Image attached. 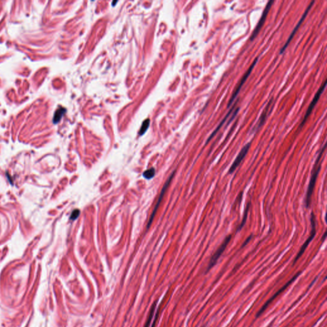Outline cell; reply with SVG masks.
<instances>
[{
    "mask_svg": "<svg viewBox=\"0 0 327 327\" xmlns=\"http://www.w3.org/2000/svg\"><path fill=\"white\" fill-rule=\"evenodd\" d=\"M325 148H326V144H325L323 146V147L322 150H321V151H320V153L319 154V155H318L317 159H316L315 164L314 166V168H313V173H312V176H311V180H310V182H309V184L307 192V194H306V199H305L306 208H309V206H310V204H311L312 195H313V191H314V187H315L316 179H317V175H318V174H319V172H320V169H321L320 159H321V157L323 155V152H324V151L325 150Z\"/></svg>",
    "mask_w": 327,
    "mask_h": 327,
    "instance_id": "obj_1",
    "label": "cell"
},
{
    "mask_svg": "<svg viewBox=\"0 0 327 327\" xmlns=\"http://www.w3.org/2000/svg\"><path fill=\"white\" fill-rule=\"evenodd\" d=\"M311 226H312V231H311V235L309 236V237L307 238V240L305 241V243L304 244V245L302 246V247H301L300 250L299 251V252L298 253L297 256H296L295 259L294 260V263H293V264H295L296 263V262L298 260L299 258L302 256V254L304 253L305 249L307 248V247H308V245H309V244L311 243V241L313 240V238H314L315 235H316V219H315V216L313 212H312L311 213Z\"/></svg>",
    "mask_w": 327,
    "mask_h": 327,
    "instance_id": "obj_2",
    "label": "cell"
},
{
    "mask_svg": "<svg viewBox=\"0 0 327 327\" xmlns=\"http://www.w3.org/2000/svg\"><path fill=\"white\" fill-rule=\"evenodd\" d=\"M231 239V235H228L225 238V240H224V242H222L221 245L219 247V248L217 249V251L215 252V254L213 255V256L212 257L211 260H210V261L209 262V264H208V268H207V272H208L213 267V266H214L215 264L217 263L218 260L219 259V257L222 254L224 251H225V249L227 247L229 242H230Z\"/></svg>",
    "mask_w": 327,
    "mask_h": 327,
    "instance_id": "obj_3",
    "label": "cell"
},
{
    "mask_svg": "<svg viewBox=\"0 0 327 327\" xmlns=\"http://www.w3.org/2000/svg\"><path fill=\"white\" fill-rule=\"evenodd\" d=\"M301 273H302V272H298L295 275V276H294L291 279H290V280H289V281L286 284V285H284V286H283L280 289L278 290V291H277L276 293H275V294H274V295H273V296H272V297H271V298L267 301V302H266L263 305V307H261V309L260 310L259 312H258L257 314H256V317H260V316H261V314H263V313L265 311L266 309L267 308V307L268 306V305L272 302V301H273L275 298H276L277 296H279V295L282 292H283L284 291H285V289H286V288H287L291 285V284L292 282H293V281H295V279H296L297 278H298V277L299 275H300Z\"/></svg>",
    "mask_w": 327,
    "mask_h": 327,
    "instance_id": "obj_4",
    "label": "cell"
},
{
    "mask_svg": "<svg viewBox=\"0 0 327 327\" xmlns=\"http://www.w3.org/2000/svg\"><path fill=\"white\" fill-rule=\"evenodd\" d=\"M257 60H258V58H256V59L254 61V62H253V63H252V65H251V67L248 68V69L247 71L245 72V74H244V75L242 77V79H241V81H240V82L238 86L236 87L235 91H234V93H233V95H232V97H231V99H230V100H229V101L228 105V107H230V106L232 104V103L233 102V101L235 100V99L236 97H237V95H238V93H239V92H240V89L242 88V86H243L244 84L245 83V81L247 79L248 77L249 76V75L251 74V73L252 71L253 70V68H254L255 65L256 64V63H257Z\"/></svg>",
    "mask_w": 327,
    "mask_h": 327,
    "instance_id": "obj_5",
    "label": "cell"
},
{
    "mask_svg": "<svg viewBox=\"0 0 327 327\" xmlns=\"http://www.w3.org/2000/svg\"><path fill=\"white\" fill-rule=\"evenodd\" d=\"M326 80H325V81H324V83H323V84L321 86L320 88H319V90H318L317 92L316 93L314 97L313 98V101H312L311 103V104L309 105V107H308V109H307V111H306V113H305V116H304V118L303 121L302 122V123H301L300 127H302V126L305 124V122H306L307 119L308 117L310 116V115L311 114L312 111L313 110V109H314V106H316V104H317V101L319 100L320 97V96H321V95L322 94L323 91H324V90H325V87H326Z\"/></svg>",
    "mask_w": 327,
    "mask_h": 327,
    "instance_id": "obj_6",
    "label": "cell"
},
{
    "mask_svg": "<svg viewBox=\"0 0 327 327\" xmlns=\"http://www.w3.org/2000/svg\"><path fill=\"white\" fill-rule=\"evenodd\" d=\"M273 3H274L273 1H270V2H268V3H267V5H266V7H265L264 10V11H263V14H262V15H261V19H260V21L258 22V23H257V26H256V27L255 28L254 31L252 32V35H251V38H250V40H251V41H252V40H253L257 37V35H258V33H259V32H260L261 28H262L263 25L264 24V22H265V20H266V17H267V15H268V12H269V10H270V8H271V7H272V5H273Z\"/></svg>",
    "mask_w": 327,
    "mask_h": 327,
    "instance_id": "obj_7",
    "label": "cell"
},
{
    "mask_svg": "<svg viewBox=\"0 0 327 327\" xmlns=\"http://www.w3.org/2000/svg\"><path fill=\"white\" fill-rule=\"evenodd\" d=\"M314 3V2H313L312 3H311V4H310V5H309V6L307 7V9H306V10H305V11L304 12V13L303 15L302 16V18H301V19H300V21H298V22L297 25V26H296L295 27V28L293 29V31H292V32H291V35H290V36L289 37V38H288V40L286 41V42L285 43V45H284V46H283V47H282V49H281V51H280V53H281V54H282V53H284V51H285V49H286L287 48V47H288V45L289 44V43L291 42V40L293 39V37L295 36V34L296 33L297 31V30H298V28H300V25H301V24H302V23L303 22L304 20L305 19V18H306V17H307V15L308 14V13H309V12L310 9H311V8H312V6H313V5Z\"/></svg>",
    "mask_w": 327,
    "mask_h": 327,
    "instance_id": "obj_8",
    "label": "cell"
},
{
    "mask_svg": "<svg viewBox=\"0 0 327 327\" xmlns=\"http://www.w3.org/2000/svg\"><path fill=\"white\" fill-rule=\"evenodd\" d=\"M250 147H251V143H248L245 146H244V148L242 149V150H241L240 152L238 153V156L236 157L235 160L233 163V164L231 165V168H230V169L229 170V174L233 173V172L235 171V169L238 168V166H239V164L241 163V162L243 160V159L246 156V155L247 154L249 148H250Z\"/></svg>",
    "mask_w": 327,
    "mask_h": 327,
    "instance_id": "obj_9",
    "label": "cell"
},
{
    "mask_svg": "<svg viewBox=\"0 0 327 327\" xmlns=\"http://www.w3.org/2000/svg\"><path fill=\"white\" fill-rule=\"evenodd\" d=\"M175 173V171H174L173 173H172V175L170 176V177H169V178H168V181H167L166 183L165 184L163 188H162V191H161V194H160V196H159V200H158V201H157V204H156V206H155V209L153 210V213H152L151 216V217H150V220H149V221H148V225H147V229H148V228H150V225H151V222H152V221H153V219H154L155 215L156 212H157V209H158V208H159V204H160V202H161V200H162L163 196H164V194H165V192L166 191V189H167V188L168 187V186H169L170 182H171V180L173 179Z\"/></svg>",
    "mask_w": 327,
    "mask_h": 327,
    "instance_id": "obj_10",
    "label": "cell"
},
{
    "mask_svg": "<svg viewBox=\"0 0 327 327\" xmlns=\"http://www.w3.org/2000/svg\"><path fill=\"white\" fill-rule=\"evenodd\" d=\"M233 109H234V107H232V108H231V109H230V111H229V112H228V114L226 115V116H225V118L223 119V120H222V122H221L220 123V124H219V125H218V127H217L216 128V130H215V131H214L213 132V133H212V134H211V135H210V137H208V139H207V141H206V144H207V143H208V142H209V141H210V140H211V139H212L213 138V137H214V135H216V134H217V132L219 131V129H220V128L222 127V125H224V122H225L226 121V119H228V118L229 117V115H230V114L231 113V112H232V111H233Z\"/></svg>",
    "mask_w": 327,
    "mask_h": 327,
    "instance_id": "obj_11",
    "label": "cell"
},
{
    "mask_svg": "<svg viewBox=\"0 0 327 327\" xmlns=\"http://www.w3.org/2000/svg\"><path fill=\"white\" fill-rule=\"evenodd\" d=\"M65 111H66V109L63 107H60L57 109V111H56V113L54 114V118H53L54 123H57L58 122L60 121V119H62V116L65 113Z\"/></svg>",
    "mask_w": 327,
    "mask_h": 327,
    "instance_id": "obj_12",
    "label": "cell"
},
{
    "mask_svg": "<svg viewBox=\"0 0 327 327\" xmlns=\"http://www.w3.org/2000/svg\"><path fill=\"white\" fill-rule=\"evenodd\" d=\"M156 305H157V302H155L153 304V305H151V309H150V314L148 315L147 320H146V321L145 323V325H144V327H149L150 325H151V320H152L153 316L155 310V308H156Z\"/></svg>",
    "mask_w": 327,
    "mask_h": 327,
    "instance_id": "obj_13",
    "label": "cell"
},
{
    "mask_svg": "<svg viewBox=\"0 0 327 327\" xmlns=\"http://www.w3.org/2000/svg\"><path fill=\"white\" fill-rule=\"evenodd\" d=\"M155 175V170L153 168L145 171L143 173V176L146 179L152 178Z\"/></svg>",
    "mask_w": 327,
    "mask_h": 327,
    "instance_id": "obj_14",
    "label": "cell"
},
{
    "mask_svg": "<svg viewBox=\"0 0 327 327\" xmlns=\"http://www.w3.org/2000/svg\"><path fill=\"white\" fill-rule=\"evenodd\" d=\"M149 125H150V119H147L144 120V122L143 123V124L141 125L140 131H139V134L141 135H143L145 133V132L147 131V129H148Z\"/></svg>",
    "mask_w": 327,
    "mask_h": 327,
    "instance_id": "obj_15",
    "label": "cell"
},
{
    "mask_svg": "<svg viewBox=\"0 0 327 327\" xmlns=\"http://www.w3.org/2000/svg\"><path fill=\"white\" fill-rule=\"evenodd\" d=\"M249 205H250V203H248L247 207H246V210H245V214H244V219H243V220L242 222V224L240 225V226L238 227V230L237 231H239L240 229H242V228L244 227V226L245 225V222H246V220H247V215H248V209H249Z\"/></svg>",
    "mask_w": 327,
    "mask_h": 327,
    "instance_id": "obj_16",
    "label": "cell"
},
{
    "mask_svg": "<svg viewBox=\"0 0 327 327\" xmlns=\"http://www.w3.org/2000/svg\"><path fill=\"white\" fill-rule=\"evenodd\" d=\"M79 214H80V210H78V209H75V210H74L72 212V214H71V219L72 220H75L77 217H79Z\"/></svg>",
    "mask_w": 327,
    "mask_h": 327,
    "instance_id": "obj_17",
    "label": "cell"
},
{
    "mask_svg": "<svg viewBox=\"0 0 327 327\" xmlns=\"http://www.w3.org/2000/svg\"><path fill=\"white\" fill-rule=\"evenodd\" d=\"M158 316H159V311H157L156 315H155V319L153 321V323L151 325V327H155V325L157 323V321L158 320Z\"/></svg>",
    "mask_w": 327,
    "mask_h": 327,
    "instance_id": "obj_18",
    "label": "cell"
},
{
    "mask_svg": "<svg viewBox=\"0 0 327 327\" xmlns=\"http://www.w3.org/2000/svg\"><path fill=\"white\" fill-rule=\"evenodd\" d=\"M251 239V236H250V237H248V239L247 240V241H246V242H245V243H244V245H243L242 247H244V245H246V244H247L248 243V241H249V240H250Z\"/></svg>",
    "mask_w": 327,
    "mask_h": 327,
    "instance_id": "obj_19",
    "label": "cell"
},
{
    "mask_svg": "<svg viewBox=\"0 0 327 327\" xmlns=\"http://www.w3.org/2000/svg\"><path fill=\"white\" fill-rule=\"evenodd\" d=\"M203 327H204V326H203Z\"/></svg>",
    "mask_w": 327,
    "mask_h": 327,
    "instance_id": "obj_20",
    "label": "cell"
}]
</instances>
